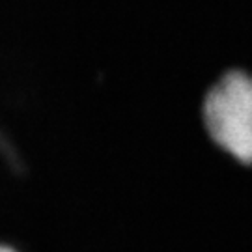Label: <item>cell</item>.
Listing matches in <instances>:
<instances>
[{
	"label": "cell",
	"instance_id": "1",
	"mask_svg": "<svg viewBox=\"0 0 252 252\" xmlns=\"http://www.w3.org/2000/svg\"><path fill=\"white\" fill-rule=\"evenodd\" d=\"M202 120L222 152L252 166V73L232 69L217 79L202 103Z\"/></svg>",
	"mask_w": 252,
	"mask_h": 252
},
{
	"label": "cell",
	"instance_id": "2",
	"mask_svg": "<svg viewBox=\"0 0 252 252\" xmlns=\"http://www.w3.org/2000/svg\"><path fill=\"white\" fill-rule=\"evenodd\" d=\"M0 252H19V251H15L13 247H9L6 243H0Z\"/></svg>",
	"mask_w": 252,
	"mask_h": 252
}]
</instances>
